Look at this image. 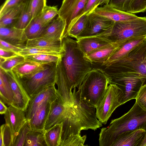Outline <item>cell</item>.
<instances>
[{"mask_svg": "<svg viewBox=\"0 0 146 146\" xmlns=\"http://www.w3.org/2000/svg\"><path fill=\"white\" fill-rule=\"evenodd\" d=\"M102 69L110 84L127 81L146 82V38L122 59Z\"/></svg>", "mask_w": 146, "mask_h": 146, "instance_id": "cell-1", "label": "cell"}, {"mask_svg": "<svg viewBox=\"0 0 146 146\" xmlns=\"http://www.w3.org/2000/svg\"><path fill=\"white\" fill-rule=\"evenodd\" d=\"M62 47L61 65L70 89L72 91L73 89L78 88L93 66L85 59L76 40L68 36L64 37L62 40Z\"/></svg>", "mask_w": 146, "mask_h": 146, "instance_id": "cell-2", "label": "cell"}, {"mask_svg": "<svg viewBox=\"0 0 146 146\" xmlns=\"http://www.w3.org/2000/svg\"><path fill=\"white\" fill-rule=\"evenodd\" d=\"M139 129H142L146 132V111L135 102L127 112L112 120L109 126L101 129L99 135V145L111 146L119 134Z\"/></svg>", "mask_w": 146, "mask_h": 146, "instance_id": "cell-3", "label": "cell"}, {"mask_svg": "<svg viewBox=\"0 0 146 146\" xmlns=\"http://www.w3.org/2000/svg\"><path fill=\"white\" fill-rule=\"evenodd\" d=\"M110 84V78L102 69L93 68L86 75L78 91L81 98L89 105L96 108Z\"/></svg>", "mask_w": 146, "mask_h": 146, "instance_id": "cell-4", "label": "cell"}, {"mask_svg": "<svg viewBox=\"0 0 146 146\" xmlns=\"http://www.w3.org/2000/svg\"><path fill=\"white\" fill-rule=\"evenodd\" d=\"M146 37V17L115 23L110 34L106 37L111 41L120 44Z\"/></svg>", "mask_w": 146, "mask_h": 146, "instance_id": "cell-5", "label": "cell"}, {"mask_svg": "<svg viewBox=\"0 0 146 146\" xmlns=\"http://www.w3.org/2000/svg\"><path fill=\"white\" fill-rule=\"evenodd\" d=\"M57 62L48 64L44 69L30 77L19 78L30 97L47 86L56 84Z\"/></svg>", "mask_w": 146, "mask_h": 146, "instance_id": "cell-6", "label": "cell"}, {"mask_svg": "<svg viewBox=\"0 0 146 146\" xmlns=\"http://www.w3.org/2000/svg\"><path fill=\"white\" fill-rule=\"evenodd\" d=\"M123 94L115 84H110L99 105L96 108V115L98 120L106 124L115 109L122 105Z\"/></svg>", "mask_w": 146, "mask_h": 146, "instance_id": "cell-7", "label": "cell"}, {"mask_svg": "<svg viewBox=\"0 0 146 146\" xmlns=\"http://www.w3.org/2000/svg\"><path fill=\"white\" fill-rule=\"evenodd\" d=\"M87 15L85 29L78 38L95 36L106 37L110 34L115 22L93 11Z\"/></svg>", "mask_w": 146, "mask_h": 146, "instance_id": "cell-8", "label": "cell"}, {"mask_svg": "<svg viewBox=\"0 0 146 146\" xmlns=\"http://www.w3.org/2000/svg\"><path fill=\"white\" fill-rule=\"evenodd\" d=\"M55 84L46 87L38 93L30 97L27 109L25 111L27 120L29 121L40 106L46 101L53 102L58 98Z\"/></svg>", "mask_w": 146, "mask_h": 146, "instance_id": "cell-9", "label": "cell"}, {"mask_svg": "<svg viewBox=\"0 0 146 146\" xmlns=\"http://www.w3.org/2000/svg\"><path fill=\"white\" fill-rule=\"evenodd\" d=\"M87 0H63L58 16L65 21L66 26L63 38L70 25L80 15Z\"/></svg>", "mask_w": 146, "mask_h": 146, "instance_id": "cell-10", "label": "cell"}, {"mask_svg": "<svg viewBox=\"0 0 146 146\" xmlns=\"http://www.w3.org/2000/svg\"><path fill=\"white\" fill-rule=\"evenodd\" d=\"M5 72L14 95L13 102L11 105L25 111L30 97L23 86L20 79L12 71Z\"/></svg>", "mask_w": 146, "mask_h": 146, "instance_id": "cell-11", "label": "cell"}, {"mask_svg": "<svg viewBox=\"0 0 146 146\" xmlns=\"http://www.w3.org/2000/svg\"><path fill=\"white\" fill-rule=\"evenodd\" d=\"M61 57L56 62V84L57 86L56 93L58 98L63 104L67 105H71L74 102V95L70 89L62 70Z\"/></svg>", "mask_w": 146, "mask_h": 146, "instance_id": "cell-12", "label": "cell"}, {"mask_svg": "<svg viewBox=\"0 0 146 146\" xmlns=\"http://www.w3.org/2000/svg\"><path fill=\"white\" fill-rule=\"evenodd\" d=\"M5 124L9 127L12 134L13 143L20 129L27 121L25 112L12 105L9 106L4 114Z\"/></svg>", "mask_w": 146, "mask_h": 146, "instance_id": "cell-13", "label": "cell"}, {"mask_svg": "<svg viewBox=\"0 0 146 146\" xmlns=\"http://www.w3.org/2000/svg\"><path fill=\"white\" fill-rule=\"evenodd\" d=\"M76 40L78 46L84 55L102 48L118 44L112 42L106 37L103 36L79 37Z\"/></svg>", "mask_w": 146, "mask_h": 146, "instance_id": "cell-14", "label": "cell"}, {"mask_svg": "<svg viewBox=\"0 0 146 146\" xmlns=\"http://www.w3.org/2000/svg\"><path fill=\"white\" fill-rule=\"evenodd\" d=\"M70 106L64 104L58 98L52 102L45 124L44 130L63 122L67 117Z\"/></svg>", "mask_w": 146, "mask_h": 146, "instance_id": "cell-15", "label": "cell"}, {"mask_svg": "<svg viewBox=\"0 0 146 146\" xmlns=\"http://www.w3.org/2000/svg\"><path fill=\"white\" fill-rule=\"evenodd\" d=\"M0 39L22 49L26 47L28 40L24 29L2 27H0Z\"/></svg>", "mask_w": 146, "mask_h": 146, "instance_id": "cell-16", "label": "cell"}, {"mask_svg": "<svg viewBox=\"0 0 146 146\" xmlns=\"http://www.w3.org/2000/svg\"><path fill=\"white\" fill-rule=\"evenodd\" d=\"M96 13L116 22H120L135 19L139 17L135 14L128 13L117 9L109 4L97 7L93 11Z\"/></svg>", "mask_w": 146, "mask_h": 146, "instance_id": "cell-17", "label": "cell"}, {"mask_svg": "<svg viewBox=\"0 0 146 146\" xmlns=\"http://www.w3.org/2000/svg\"><path fill=\"white\" fill-rule=\"evenodd\" d=\"M145 135L142 129L127 131L118 135L111 146H139Z\"/></svg>", "mask_w": 146, "mask_h": 146, "instance_id": "cell-18", "label": "cell"}, {"mask_svg": "<svg viewBox=\"0 0 146 146\" xmlns=\"http://www.w3.org/2000/svg\"><path fill=\"white\" fill-rule=\"evenodd\" d=\"M49 64L41 63L25 59L24 62L14 67L11 71L20 79L28 78L44 69Z\"/></svg>", "mask_w": 146, "mask_h": 146, "instance_id": "cell-19", "label": "cell"}, {"mask_svg": "<svg viewBox=\"0 0 146 146\" xmlns=\"http://www.w3.org/2000/svg\"><path fill=\"white\" fill-rule=\"evenodd\" d=\"M109 4L129 13L135 14L146 12V0H110Z\"/></svg>", "mask_w": 146, "mask_h": 146, "instance_id": "cell-20", "label": "cell"}, {"mask_svg": "<svg viewBox=\"0 0 146 146\" xmlns=\"http://www.w3.org/2000/svg\"><path fill=\"white\" fill-rule=\"evenodd\" d=\"M66 26L65 21L58 16L45 27L40 37L62 41Z\"/></svg>", "mask_w": 146, "mask_h": 146, "instance_id": "cell-21", "label": "cell"}, {"mask_svg": "<svg viewBox=\"0 0 146 146\" xmlns=\"http://www.w3.org/2000/svg\"><path fill=\"white\" fill-rule=\"evenodd\" d=\"M53 102L46 101L43 103L29 121L31 129L44 130V127Z\"/></svg>", "mask_w": 146, "mask_h": 146, "instance_id": "cell-22", "label": "cell"}, {"mask_svg": "<svg viewBox=\"0 0 146 146\" xmlns=\"http://www.w3.org/2000/svg\"><path fill=\"white\" fill-rule=\"evenodd\" d=\"M146 37L123 43L101 66H108L126 56L132 50L143 42Z\"/></svg>", "mask_w": 146, "mask_h": 146, "instance_id": "cell-23", "label": "cell"}, {"mask_svg": "<svg viewBox=\"0 0 146 146\" xmlns=\"http://www.w3.org/2000/svg\"><path fill=\"white\" fill-rule=\"evenodd\" d=\"M120 44H116L95 50L84 55V57L92 66L95 64L101 66Z\"/></svg>", "mask_w": 146, "mask_h": 146, "instance_id": "cell-24", "label": "cell"}, {"mask_svg": "<svg viewBox=\"0 0 146 146\" xmlns=\"http://www.w3.org/2000/svg\"><path fill=\"white\" fill-rule=\"evenodd\" d=\"M26 1L12 8L0 16V27H14Z\"/></svg>", "mask_w": 146, "mask_h": 146, "instance_id": "cell-25", "label": "cell"}, {"mask_svg": "<svg viewBox=\"0 0 146 146\" xmlns=\"http://www.w3.org/2000/svg\"><path fill=\"white\" fill-rule=\"evenodd\" d=\"M14 95L5 72L0 69V100L8 106L11 105L13 102Z\"/></svg>", "mask_w": 146, "mask_h": 146, "instance_id": "cell-26", "label": "cell"}, {"mask_svg": "<svg viewBox=\"0 0 146 146\" xmlns=\"http://www.w3.org/2000/svg\"><path fill=\"white\" fill-rule=\"evenodd\" d=\"M45 27L42 24L39 16L32 19L24 29V31L28 40H32L40 37Z\"/></svg>", "mask_w": 146, "mask_h": 146, "instance_id": "cell-27", "label": "cell"}, {"mask_svg": "<svg viewBox=\"0 0 146 146\" xmlns=\"http://www.w3.org/2000/svg\"><path fill=\"white\" fill-rule=\"evenodd\" d=\"M44 130L31 129L27 133L24 146H47L45 140Z\"/></svg>", "mask_w": 146, "mask_h": 146, "instance_id": "cell-28", "label": "cell"}, {"mask_svg": "<svg viewBox=\"0 0 146 146\" xmlns=\"http://www.w3.org/2000/svg\"><path fill=\"white\" fill-rule=\"evenodd\" d=\"M62 48L45 47H26L19 54L25 56L37 54H44L53 55H60L62 52Z\"/></svg>", "mask_w": 146, "mask_h": 146, "instance_id": "cell-29", "label": "cell"}, {"mask_svg": "<svg viewBox=\"0 0 146 146\" xmlns=\"http://www.w3.org/2000/svg\"><path fill=\"white\" fill-rule=\"evenodd\" d=\"M62 123L56 124L45 131L44 138L47 146H60Z\"/></svg>", "mask_w": 146, "mask_h": 146, "instance_id": "cell-30", "label": "cell"}, {"mask_svg": "<svg viewBox=\"0 0 146 146\" xmlns=\"http://www.w3.org/2000/svg\"><path fill=\"white\" fill-rule=\"evenodd\" d=\"M37 47L62 48V41L43 37L28 40L26 47Z\"/></svg>", "mask_w": 146, "mask_h": 146, "instance_id": "cell-31", "label": "cell"}, {"mask_svg": "<svg viewBox=\"0 0 146 146\" xmlns=\"http://www.w3.org/2000/svg\"><path fill=\"white\" fill-rule=\"evenodd\" d=\"M87 17V15H84L73 23L68 29L65 37L68 36L76 39L85 29Z\"/></svg>", "mask_w": 146, "mask_h": 146, "instance_id": "cell-32", "label": "cell"}, {"mask_svg": "<svg viewBox=\"0 0 146 146\" xmlns=\"http://www.w3.org/2000/svg\"><path fill=\"white\" fill-rule=\"evenodd\" d=\"M31 0H27L26 1L14 27L24 29L32 19L31 11Z\"/></svg>", "mask_w": 146, "mask_h": 146, "instance_id": "cell-33", "label": "cell"}, {"mask_svg": "<svg viewBox=\"0 0 146 146\" xmlns=\"http://www.w3.org/2000/svg\"><path fill=\"white\" fill-rule=\"evenodd\" d=\"M58 12L56 6H51L46 5L45 6L39 15L43 25L44 27L47 25L58 15Z\"/></svg>", "mask_w": 146, "mask_h": 146, "instance_id": "cell-34", "label": "cell"}, {"mask_svg": "<svg viewBox=\"0 0 146 146\" xmlns=\"http://www.w3.org/2000/svg\"><path fill=\"white\" fill-rule=\"evenodd\" d=\"M25 60L24 56L19 54L7 59L0 57V68L6 72L11 71L14 67Z\"/></svg>", "mask_w": 146, "mask_h": 146, "instance_id": "cell-35", "label": "cell"}, {"mask_svg": "<svg viewBox=\"0 0 146 146\" xmlns=\"http://www.w3.org/2000/svg\"><path fill=\"white\" fill-rule=\"evenodd\" d=\"M27 59L38 63L48 64L56 62L61 57L60 55H53L44 54H37L24 56Z\"/></svg>", "mask_w": 146, "mask_h": 146, "instance_id": "cell-36", "label": "cell"}, {"mask_svg": "<svg viewBox=\"0 0 146 146\" xmlns=\"http://www.w3.org/2000/svg\"><path fill=\"white\" fill-rule=\"evenodd\" d=\"M0 131V146H12V134L9 126L3 124L1 126Z\"/></svg>", "mask_w": 146, "mask_h": 146, "instance_id": "cell-37", "label": "cell"}, {"mask_svg": "<svg viewBox=\"0 0 146 146\" xmlns=\"http://www.w3.org/2000/svg\"><path fill=\"white\" fill-rule=\"evenodd\" d=\"M86 138V135L81 136L80 134L70 136L61 144L60 146H84Z\"/></svg>", "mask_w": 146, "mask_h": 146, "instance_id": "cell-38", "label": "cell"}, {"mask_svg": "<svg viewBox=\"0 0 146 146\" xmlns=\"http://www.w3.org/2000/svg\"><path fill=\"white\" fill-rule=\"evenodd\" d=\"M31 129L29 122L27 120L19 131L12 146H24L27 134Z\"/></svg>", "mask_w": 146, "mask_h": 146, "instance_id": "cell-39", "label": "cell"}, {"mask_svg": "<svg viewBox=\"0 0 146 146\" xmlns=\"http://www.w3.org/2000/svg\"><path fill=\"white\" fill-rule=\"evenodd\" d=\"M46 0H31V11L32 19L39 16L46 5Z\"/></svg>", "mask_w": 146, "mask_h": 146, "instance_id": "cell-40", "label": "cell"}, {"mask_svg": "<svg viewBox=\"0 0 146 146\" xmlns=\"http://www.w3.org/2000/svg\"><path fill=\"white\" fill-rule=\"evenodd\" d=\"M135 99V102L139 106L146 111V84H144L141 86Z\"/></svg>", "mask_w": 146, "mask_h": 146, "instance_id": "cell-41", "label": "cell"}, {"mask_svg": "<svg viewBox=\"0 0 146 146\" xmlns=\"http://www.w3.org/2000/svg\"><path fill=\"white\" fill-rule=\"evenodd\" d=\"M98 1L99 0H87L82 12L80 15L70 25L67 29L66 33L70 26L82 16L85 14L87 15L97 7V5Z\"/></svg>", "mask_w": 146, "mask_h": 146, "instance_id": "cell-42", "label": "cell"}, {"mask_svg": "<svg viewBox=\"0 0 146 146\" xmlns=\"http://www.w3.org/2000/svg\"><path fill=\"white\" fill-rule=\"evenodd\" d=\"M27 0H6L1 6L0 16L1 15L7 11Z\"/></svg>", "mask_w": 146, "mask_h": 146, "instance_id": "cell-43", "label": "cell"}, {"mask_svg": "<svg viewBox=\"0 0 146 146\" xmlns=\"http://www.w3.org/2000/svg\"><path fill=\"white\" fill-rule=\"evenodd\" d=\"M0 48L14 52L18 54H19L23 50L1 39H0Z\"/></svg>", "mask_w": 146, "mask_h": 146, "instance_id": "cell-44", "label": "cell"}, {"mask_svg": "<svg viewBox=\"0 0 146 146\" xmlns=\"http://www.w3.org/2000/svg\"><path fill=\"white\" fill-rule=\"evenodd\" d=\"M18 54L15 52L0 48V56L4 59L8 58Z\"/></svg>", "mask_w": 146, "mask_h": 146, "instance_id": "cell-45", "label": "cell"}, {"mask_svg": "<svg viewBox=\"0 0 146 146\" xmlns=\"http://www.w3.org/2000/svg\"><path fill=\"white\" fill-rule=\"evenodd\" d=\"M8 107L5 104L0 100V113L1 114H5L6 112Z\"/></svg>", "mask_w": 146, "mask_h": 146, "instance_id": "cell-46", "label": "cell"}, {"mask_svg": "<svg viewBox=\"0 0 146 146\" xmlns=\"http://www.w3.org/2000/svg\"><path fill=\"white\" fill-rule=\"evenodd\" d=\"M110 0H99L97 6L99 5H102L104 4H109Z\"/></svg>", "mask_w": 146, "mask_h": 146, "instance_id": "cell-47", "label": "cell"}, {"mask_svg": "<svg viewBox=\"0 0 146 146\" xmlns=\"http://www.w3.org/2000/svg\"><path fill=\"white\" fill-rule=\"evenodd\" d=\"M139 146H146V132L145 136Z\"/></svg>", "mask_w": 146, "mask_h": 146, "instance_id": "cell-48", "label": "cell"}]
</instances>
